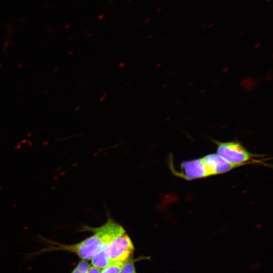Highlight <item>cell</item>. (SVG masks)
<instances>
[{
  "instance_id": "1",
  "label": "cell",
  "mask_w": 273,
  "mask_h": 273,
  "mask_svg": "<svg viewBox=\"0 0 273 273\" xmlns=\"http://www.w3.org/2000/svg\"><path fill=\"white\" fill-rule=\"evenodd\" d=\"M93 233V235L74 244H64L40 236V240L46 245V247L30 254L29 257H34L49 252L63 251L74 253L83 260L92 259L102 242L99 234L96 232Z\"/></svg>"
},
{
  "instance_id": "2",
  "label": "cell",
  "mask_w": 273,
  "mask_h": 273,
  "mask_svg": "<svg viewBox=\"0 0 273 273\" xmlns=\"http://www.w3.org/2000/svg\"><path fill=\"white\" fill-rule=\"evenodd\" d=\"M216 145V154L226 161L242 166L255 162L257 156L248 151L237 141L220 142L214 141Z\"/></svg>"
},
{
  "instance_id": "3",
  "label": "cell",
  "mask_w": 273,
  "mask_h": 273,
  "mask_svg": "<svg viewBox=\"0 0 273 273\" xmlns=\"http://www.w3.org/2000/svg\"><path fill=\"white\" fill-rule=\"evenodd\" d=\"M134 246L129 237L121 226L110 239L108 253L111 261L124 262L131 257Z\"/></svg>"
},
{
  "instance_id": "4",
  "label": "cell",
  "mask_w": 273,
  "mask_h": 273,
  "mask_svg": "<svg viewBox=\"0 0 273 273\" xmlns=\"http://www.w3.org/2000/svg\"><path fill=\"white\" fill-rule=\"evenodd\" d=\"M180 171L175 174L187 180L205 178L211 176L202 158L185 160L181 163Z\"/></svg>"
},
{
  "instance_id": "5",
  "label": "cell",
  "mask_w": 273,
  "mask_h": 273,
  "mask_svg": "<svg viewBox=\"0 0 273 273\" xmlns=\"http://www.w3.org/2000/svg\"><path fill=\"white\" fill-rule=\"evenodd\" d=\"M211 176L222 174L242 166L240 164L231 163L216 153H211L202 157Z\"/></svg>"
},
{
  "instance_id": "6",
  "label": "cell",
  "mask_w": 273,
  "mask_h": 273,
  "mask_svg": "<svg viewBox=\"0 0 273 273\" xmlns=\"http://www.w3.org/2000/svg\"><path fill=\"white\" fill-rule=\"evenodd\" d=\"M109 241L102 240V242L92 258V263L94 266L100 269L104 268L111 262L108 253Z\"/></svg>"
},
{
  "instance_id": "7",
  "label": "cell",
  "mask_w": 273,
  "mask_h": 273,
  "mask_svg": "<svg viewBox=\"0 0 273 273\" xmlns=\"http://www.w3.org/2000/svg\"><path fill=\"white\" fill-rule=\"evenodd\" d=\"M124 262L111 261L108 265L101 271L100 273H120Z\"/></svg>"
},
{
  "instance_id": "8",
  "label": "cell",
  "mask_w": 273,
  "mask_h": 273,
  "mask_svg": "<svg viewBox=\"0 0 273 273\" xmlns=\"http://www.w3.org/2000/svg\"><path fill=\"white\" fill-rule=\"evenodd\" d=\"M120 273H136L134 261L131 257L124 262Z\"/></svg>"
},
{
  "instance_id": "9",
  "label": "cell",
  "mask_w": 273,
  "mask_h": 273,
  "mask_svg": "<svg viewBox=\"0 0 273 273\" xmlns=\"http://www.w3.org/2000/svg\"><path fill=\"white\" fill-rule=\"evenodd\" d=\"M90 265L85 260L80 261L71 273H87Z\"/></svg>"
},
{
  "instance_id": "10",
  "label": "cell",
  "mask_w": 273,
  "mask_h": 273,
  "mask_svg": "<svg viewBox=\"0 0 273 273\" xmlns=\"http://www.w3.org/2000/svg\"><path fill=\"white\" fill-rule=\"evenodd\" d=\"M258 82L257 80L250 78H245L241 82L240 84L247 90H251L256 86Z\"/></svg>"
},
{
  "instance_id": "11",
  "label": "cell",
  "mask_w": 273,
  "mask_h": 273,
  "mask_svg": "<svg viewBox=\"0 0 273 273\" xmlns=\"http://www.w3.org/2000/svg\"><path fill=\"white\" fill-rule=\"evenodd\" d=\"M101 269L95 266L90 267L87 273H100Z\"/></svg>"
}]
</instances>
